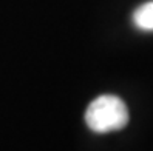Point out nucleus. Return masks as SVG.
<instances>
[{
	"label": "nucleus",
	"mask_w": 153,
	"mask_h": 151,
	"mask_svg": "<svg viewBox=\"0 0 153 151\" xmlns=\"http://www.w3.org/2000/svg\"><path fill=\"white\" fill-rule=\"evenodd\" d=\"M133 23L141 31H153V0L142 3L134 10Z\"/></svg>",
	"instance_id": "obj_2"
},
{
	"label": "nucleus",
	"mask_w": 153,
	"mask_h": 151,
	"mask_svg": "<svg viewBox=\"0 0 153 151\" xmlns=\"http://www.w3.org/2000/svg\"><path fill=\"white\" fill-rule=\"evenodd\" d=\"M128 108L118 96L102 94L87 106L85 123L96 134L119 131L128 123Z\"/></svg>",
	"instance_id": "obj_1"
}]
</instances>
